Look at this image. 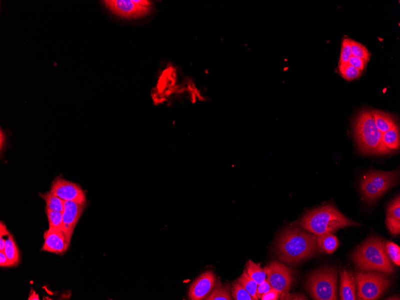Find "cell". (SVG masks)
Wrapping results in <instances>:
<instances>
[{"label": "cell", "instance_id": "obj_35", "mask_svg": "<svg viewBox=\"0 0 400 300\" xmlns=\"http://www.w3.org/2000/svg\"><path fill=\"white\" fill-rule=\"evenodd\" d=\"M0 266L2 268L14 266L13 262L6 256L4 251H0Z\"/></svg>", "mask_w": 400, "mask_h": 300}, {"label": "cell", "instance_id": "obj_27", "mask_svg": "<svg viewBox=\"0 0 400 300\" xmlns=\"http://www.w3.org/2000/svg\"><path fill=\"white\" fill-rule=\"evenodd\" d=\"M232 298L236 300H254L238 280L232 284Z\"/></svg>", "mask_w": 400, "mask_h": 300}, {"label": "cell", "instance_id": "obj_29", "mask_svg": "<svg viewBox=\"0 0 400 300\" xmlns=\"http://www.w3.org/2000/svg\"><path fill=\"white\" fill-rule=\"evenodd\" d=\"M386 216L400 220V195L394 199L387 208Z\"/></svg>", "mask_w": 400, "mask_h": 300}, {"label": "cell", "instance_id": "obj_15", "mask_svg": "<svg viewBox=\"0 0 400 300\" xmlns=\"http://www.w3.org/2000/svg\"><path fill=\"white\" fill-rule=\"evenodd\" d=\"M372 113L374 117L376 126L378 131L382 134L398 125L395 118L392 114L378 110H372Z\"/></svg>", "mask_w": 400, "mask_h": 300}, {"label": "cell", "instance_id": "obj_6", "mask_svg": "<svg viewBox=\"0 0 400 300\" xmlns=\"http://www.w3.org/2000/svg\"><path fill=\"white\" fill-rule=\"evenodd\" d=\"M337 280L336 270L332 268L318 270L308 278V292L314 300H338Z\"/></svg>", "mask_w": 400, "mask_h": 300}, {"label": "cell", "instance_id": "obj_22", "mask_svg": "<svg viewBox=\"0 0 400 300\" xmlns=\"http://www.w3.org/2000/svg\"><path fill=\"white\" fill-rule=\"evenodd\" d=\"M206 300H231L232 298L230 292L228 284H219L213 292L210 294Z\"/></svg>", "mask_w": 400, "mask_h": 300}, {"label": "cell", "instance_id": "obj_24", "mask_svg": "<svg viewBox=\"0 0 400 300\" xmlns=\"http://www.w3.org/2000/svg\"><path fill=\"white\" fill-rule=\"evenodd\" d=\"M49 222L50 228H54L62 230L63 212L45 208Z\"/></svg>", "mask_w": 400, "mask_h": 300}, {"label": "cell", "instance_id": "obj_23", "mask_svg": "<svg viewBox=\"0 0 400 300\" xmlns=\"http://www.w3.org/2000/svg\"><path fill=\"white\" fill-rule=\"evenodd\" d=\"M338 71L342 76L347 80H356L360 77L362 74V71L350 65L349 63L344 64H338Z\"/></svg>", "mask_w": 400, "mask_h": 300}, {"label": "cell", "instance_id": "obj_33", "mask_svg": "<svg viewBox=\"0 0 400 300\" xmlns=\"http://www.w3.org/2000/svg\"><path fill=\"white\" fill-rule=\"evenodd\" d=\"M9 232L6 226L2 222L0 223V251H4L6 239L4 237H8Z\"/></svg>", "mask_w": 400, "mask_h": 300}, {"label": "cell", "instance_id": "obj_26", "mask_svg": "<svg viewBox=\"0 0 400 300\" xmlns=\"http://www.w3.org/2000/svg\"><path fill=\"white\" fill-rule=\"evenodd\" d=\"M384 248L389 258L396 265H400V248L392 242H384Z\"/></svg>", "mask_w": 400, "mask_h": 300}, {"label": "cell", "instance_id": "obj_12", "mask_svg": "<svg viewBox=\"0 0 400 300\" xmlns=\"http://www.w3.org/2000/svg\"><path fill=\"white\" fill-rule=\"evenodd\" d=\"M216 278L213 272L202 274L190 286L188 296L192 300H202L207 298L216 286Z\"/></svg>", "mask_w": 400, "mask_h": 300}, {"label": "cell", "instance_id": "obj_1", "mask_svg": "<svg viewBox=\"0 0 400 300\" xmlns=\"http://www.w3.org/2000/svg\"><path fill=\"white\" fill-rule=\"evenodd\" d=\"M317 236L300 228L286 230L276 244L278 258L286 263H298L316 252Z\"/></svg>", "mask_w": 400, "mask_h": 300}, {"label": "cell", "instance_id": "obj_11", "mask_svg": "<svg viewBox=\"0 0 400 300\" xmlns=\"http://www.w3.org/2000/svg\"><path fill=\"white\" fill-rule=\"evenodd\" d=\"M84 206L72 201H65L64 206L62 231L68 244H70L72 233L84 211Z\"/></svg>", "mask_w": 400, "mask_h": 300}, {"label": "cell", "instance_id": "obj_34", "mask_svg": "<svg viewBox=\"0 0 400 300\" xmlns=\"http://www.w3.org/2000/svg\"><path fill=\"white\" fill-rule=\"evenodd\" d=\"M280 295L276 290L272 288L268 292L264 294L260 298L262 300H277L280 298Z\"/></svg>", "mask_w": 400, "mask_h": 300}, {"label": "cell", "instance_id": "obj_9", "mask_svg": "<svg viewBox=\"0 0 400 300\" xmlns=\"http://www.w3.org/2000/svg\"><path fill=\"white\" fill-rule=\"evenodd\" d=\"M266 276L272 288L280 296L288 292L294 280L292 270L280 262H274L266 266Z\"/></svg>", "mask_w": 400, "mask_h": 300}, {"label": "cell", "instance_id": "obj_8", "mask_svg": "<svg viewBox=\"0 0 400 300\" xmlns=\"http://www.w3.org/2000/svg\"><path fill=\"white\" fill-rule=\"evenodd\" d=\"M102 2L114 14L126 19L144 16L152 8L151 2L146 0H105Z\"/></svg>", "mask_w": 400, "mask_h": 300}, {"label": "cell", "instance_id": "obj_13", "mask_svg": "<svg viewBox=\"0 0 400 300\" xmlns=\"http://www.w3.org/2000/svg\"><path fill=\"white\" fill-rule=\"evenodd\" d=\"M44 243L42 250L62 254L65 253L70 245L62 230L50 228L44 233Z\"/></svg>", "mask_w": 400, "mask_h": 300}, {"label": "cell", "instance_id": "obj_25", "mask_svg": "<svg viewBox=\"0 0 400 300\" xmlns=\"http://www.w3.org/2000/svg\"><path fill=\"white\" fill-rule=\"evenodd\" d=\"M350 43L351 48L352 56L360 58L366 60H369L371 54L363 44L358 43L356 41L350 39Z\"/></svg>", "mask_w": 400, "mask_h": 300}, {"label": "cell", "instance_id": "obj_18", "mask_svg": "<svg viewBox=\"0 0 400 300\" xmlns=\"http://www.w3.org/2000/svg\"><path fill=\"white\" fill-rule=\"evenodd\" d=\"M246 270L248 275L252 278L258 284H262L266 280V268H262L260 264L254 263L250 260L246 264Z\"/></svg>", "mask_w": 400, "mask_h": 300}, {"label": "cell", "instance_id": "obj_36", "mask_svg": "<svg viewBox=\"0 0 400 300\" xmlns=\"http://www.w3.org/2000/svg\"><path fill=\"white\" fill-rule=\"evenodd\" d=\"M280 298L281 300H307L306 296L302 294H290L288 292L281 295Z\"/></svg>", "mask_w": 400, "mask_h": 300}, {"label": "cell", "instance_id": "obj_14", "mask_svg": "<svg viewBox=\"0 0 400 300\" xmlns=\"http://www.w3.org/2000/svg\"><path fill=\"white\" fill-rule=\"evenodd\" d=\"M340 299L342 300H356V284L352 272L344 270L340 272Z\"/></svg>", "mask_w": 400, "mask_h": 300}, {"label": "cell", "instance_id": "obj_7", "mask_svg": "<svg viewBox=\"0 0 400 300\" xmlns=\"http://www.w3.org/2000/svg\"><path fill=\"white\" fill-rule=\"evenodd\" d=\"M398 171H370L363 177L360 190L366 202H372L394 186L398 180Z\"/></svg>", "mask_w": 400, "mask_h": 300}, {"label": "cell", "instance_id": "obj_2", "mask_svg": "<svg viewBox=\"0 0 400 300\" xmlns=\"http://www.w3.org/2000/svg\"><path fill=\"white\" fill-rule=\"evenodd\" d=\"M298 224L316 236L334 233L345 227L360 226L359 223L345 216L331 205L324 206L308 212Z\"/></svg>", "mask_w": 400, "mask_h": 300}, {"label": "cell", "instance_id": "obj_4", "mask_svg": "<svg viewBox=\"0 0 400 300\" xmlns=\"http://www.w3.org/2000/svg\"><path fill=\"white\" fill-rule=\"evenodd\" d=\"M357 146L362 153L368 154H388L384 148L381 133L376 126L372 110L364 109L357 115L354 124Z\"/></svg>", "mask_w": 400, "mask_h": 300}, {"label": "cell", "instance_id": "obj_20", "mask_svg": "<svg viewBox=\"0 0 400 300\" xmlns=\"http://www.w3.org/2000/svg\"><path fill=\"white\" fill-rule=\"evenodd\" d=\"M39 196L46 202V208L52 210L63 212L64 200L53 194L50 192L40 193Z\"/></svg>", "mask_w": 400, "mask_h": 300}, {"label": "cell", "instance_id": "obj_16", "mask_svg": "<svg viewBox=\"0 0 400 300\" xmlns=\"http://www.w3.org/2000/svg\"><path fill=\"white\" fill-rule=\"evenodd\" d=\"M318 250L322 253L332 254L337 250L340 242L333 233L317 236Z\"/></svg>", "mask_w": 400, "mask_h": 300}, {"label": "cell", "instance_id": "obj_17", "mask_svg": "<svg viewBox=\"0 0 400 300\" xmlns=\"http://www.w3.org/2000/svg\"><path fill=\"white\" fill-rule=\"evenodd\" d=\"M382 140L388 154L398 150L400 148V131L398 126L396 125L392 128L383 133Z\"/></svg>", "mask_w": 400, "mask_h": 300}, {"label": "cell", "instance_id": "obj_31", "mask_svg": "<svg viewBox=\"0 0 400 300\" xmlns=\"http://www.w3.org/2000/svg\"><path fill=\"white\" fill-rule=\"evenodd\" d=\"M272 289L271 284L268 280H266L262 284H258L256 295L258 299H260L264 294Z\"/></svg>", "mask_w": 400, "mask_h": 300}, {"label": "cell", "instance_id": "obj_28", "mask_svg": "<svg viewBox=\"0 0 400 300\" xmlns=\"http://www.w3.org/2000/svg\"><path fill=\"white\" fill-rule=\"evenodd\" d=\"M352 56L351 48L350 43V38H344L342 41L340 60L338 64H344L349 62Z\"/></svg>", "mask_w": 400, "mask_h": 300}, {"label": "cell", "instance_id": "obj_3", "mask_svg": "<svg viewBox=\"0 0 400 300\" xmlns=\"http://www.w3.org/2000/svg\"><path fill=\"white\" fill-rule=\"evenodd\" d=\"M353 262L362 271H374L392 274L394 268L381 238L372 237L357 248L352 256Z\"/></svg>", "mask_w": 400, "mask_h": 300}, {"label": "cell", "instance_id": "obj_10", "mask_svg": "<svg viewBox=\"0 0 400 300\" xmlns=\"http://www.w3.org/2000/svg\"><path fill=\"white\" fill-rule=\"evenodd\" d=\"M50 192L64 201H72L86 205V198L84 190L78 184L62 177H57L52 183Z\"/></svg>", "mask_w": 400, "mask_h": 300}, {"label": "cell", "instance_id": "obj_21", "mask_svg": "<svg viewBox=\"0 0 400 300\" xmlns=\"http://www.w3.org/2000/svg\"><path fill=\"white\" fill-rule=\"evenodd\" d=\"M238 282L246 289L254 300H258L256 295L258 284L248 274L246 270L238 278Z\"/></svg>", "mask_w": 400, "mask_h": 300}, {"label": "cell", "instance_id": "obj_37", "mask_svg": "<svg viewBox=\"0 0 400 300\" xmlns=\"http://www.w3.org/2000/svg\"><path fill=\"white\" fill-rule=\"evenodd\" d=\"M6 143V136L4 132L2 131V128H1V131H0V150H1V152L4 150Z\"/></svg>", "mask_w": 400, "mask_h": 300}, {"label": "cell", "instance_id": "obj_32", "mask_svg": "<svg viewBox=\"0 0 400 300\" xmlns=\"http://www.w3.org/2000/svg\"><path fill=\"white\" fill-rule=\"evenodd\" d=\"M368 62V60L354 56H352L350 58L349 62H348L350 65L352 66L354 68L360 70L362 72L364 70Z\"/></svg>", "mask_w": 400, "mask_h": 300}, {"label": "cell", "instance_id": "obj_30", "mask_svg": "<svg viewBox=\"0 0 400 300\" xmlns=\"http://www.w3.org/2000/svg\"><path fill=\"white\" fill-rule=\"evenodd\" d=\"M386 224L387 228L389 229L392 234L394 236H396L400 234V220H396V218L386 216Z\"/></svg>", "mask_w": 400, "mask_h": 300}, {"label": "cell", "instance_id": "obj_5", "mask_svg": "<svg viewBox=\"0 0 400 300\" xmlns=\"http://www.w3.org/2000/svg\"><path fill=\"white\" fill-rule=\"evenodd\" d=\"M354 282L358 299L374 300L386 292L390 282L386 272L360 270L356 272Z\"/></svg>", "mask_w": 400, "mask_h": 300}, {"label": "cell", "instance_id": "obj_38", "mask_svg": "<svg viewBox=\"0 0 400 300\" xmlns=\"http://www.w3.org/2000/svg\"><path fill=\"white\" fill-rule=\"evenodd\" d=\"M29 300H39L38 296L34 290H32L28 296Z\"/></svg>", "mask_w": 400, "mask_h": 300}, {"label": "cell", "instance_id": "obj_19", "mask_svg": "<svg viewBox=\"0 0 400 300\" xmlns=\"http://www.w3.org/2000/svg\"><path fill=\"white\" fill-rule=\"evenodd\" d=\"M4 252L6 256L13 262L14 266H16L20 263V252L15 243L14 236L10 232L6 239Z\"/></svg>", "mask_w": 400, "mask_h": 300}]
</instances>
